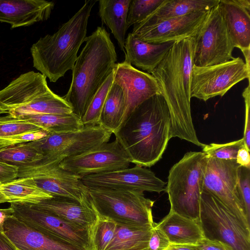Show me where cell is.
Masks as SVG:
<instances>
[{"mask_svg":"<svg viewBox=\"0 0 250 250\" xmlns=\"http://www.w3.org/2000/svg\"><path fill=\"white\" fill-rule=\"evenodd\" d=\"M113 73V81L123 87L125 94L126 109L123 123L145 101L161 94L156 80L150 74L137 69L125 61L116 63Z\"/></svg>","mask_w":250,"mask_h":250,"instance_id":"cell-18","label":"cell"},{"mask_svg":"<svg viewBox=\"0 0 250 250\" xmlns=\"http://www.w3.org/2000/svg\"><path fill=\"white\" fill-rule=\"evenodd\" d=\"M207 162L203 152L189 151L170 168L165 190L168 195L170 211L199 219Z\"/></svg>","mask_w":250,"mask_h":250,"instance_id":"cell-6","label":"cell"},{"mask_svg":"<svg viewBox=\"0 0 250 250\" xmlns=\"http://www.w3.org/2000/svg\"><path fill=\"white\" fill-rule=\"evenodd\" d=\"M199 250H233L227 244L220 241L203 238L195 245Z\"/></svg>","mask_w":250,"mask_h":250,"instance_id":"cell-41","label":"cell"},{"mask_svg":"<svg viewBox=\"0 0 250 250\" xmlns=\"http://www.w3.org/2000/svg\"><path fill=\"white\" fill-rule=\"evenodd\" d=\"M0 250H16L4 233L0 232Z\"/></svg>","mask_w":250,"mask_h":250,"instance_id":"cell-44","label":"cell"},{"mask_svg":"<svg viewBox=\"0 0 250 250\" xmlns=\"http://www.w3.org/2000/svg\"><path fill=\"white\" fill-rule=\"evenodd\" d=\"M85 42L72 70L70 87L62 97L81 120L117 61L115 47L104 27L98 26Z\"/></svg>","mask_w":250,"mask_h":250,"instance_id":"cell-3","label":"cell"},{"mask_svg":"<svg viewBox=\"0 0 250 250\" xmlns=\"http://www.w3.org/2000/svg\"><path fill=\"white\" fill-rule=\"evenodd\" d=\"M112 132L101 125H84L77 130L61 133H48L39 140L28 142L42 156L28 167L59 164L62 160L108 142Z\"/></svg>","mask_w":250,"mask_h":250,"instance_id":"cell-8","label":"cell"},{"mask_svg":"<svg viewBox=\"0 0 250 250\" xmlns=\"http://www.w3.org/2000/svg\"><path fill=\"white\" fill-rule=\"evenodd\" d=\"M165 0H131L128 10L127 26L139 23L153 13Z\"/></svg>","mask_w":250,"mask_h":250,"instance_id":"cell-34","label":"cell"},{"mask_svg":"<svg viewBox=\"0 0 250 250\" xmlns=\"http://www.w3.org/2000/svg\"><path fill=\"white\" fill-rule=\"evenodd\" d=\"M4 114V113H3V111H2L1 110H0V115L1 114Z\"/></svg>","mask_w":250,"mask_h":250,"instance_id":"cell-47","label":"cell"},{"mask_svg":"<svg viewBox=\"0 0 250 250\" xmlns=\"http://www.w3.org/2000/svg\"><path fill=\"white\" fill-rule=\"evenodd\" d=\"M4 234L20 250H86L42 233L13 215L5 222Z\"/></svg>","mask_w":250,"mask_h":250,"instance_id":"cell-19","label":"cell"},{"mask_svg":"<svg viewBox=\"0 0 250 250\" xmlns=\"http://www.w3.org/2000/svg\"><path fill=\"white\" fill-rule=\"evenodd\" d=\"M114 80L113 72L99 89L90 102L81 121L83 125H100L101 114Z\"/></svg>","mask_w":250,"mask_h":250,"instance_id":"cell-33","label":"cell"},{"mask_svg":"<svg viewBox=\"0 0 250 250\" xmlns=\"http://www.w3.org/2000/svg\"><path fill=\"white\" fill-rule=\"evenodd\" d=\"M250 49H248L242 52L245 58V63L247 68L250 70Z\"/></svg>","mask_w":250,"mask_h":250,"instance_id":"cell-46","label":"cell"},{"mask_svg":"<svg viewBox=\"0 0 250 250\" xmlns=\"http://www.w3.org/2000/svg\"><path fill=\"white\" fill-rule=\"evenodd\" d=\"M170 244L167 237L155 223L151 230L146 250H165Z\"/></svg>","mask_w":250,"mask_h":250,"instance_id":"cell-38","label":"cell"},{"mask_svg":"<svg viewBox=\"0 0 250 250\" xmlns=\"http://www.w3.org/2000/svg\"><path fill=\"white\" fill-rule=\"evenodd\" d=\"M207 158L202 189L215 196L244 224L250 228L237 191L240 165L236 160H221L208 156Z\"/></svg>","mask_w":250,"mask_h":250,"instance_id":"cell-13","label":"cell"},{"mask_svg":"<svg viewBox=\"0 0 250 250\" xmlns=\"http://www.w3.org/2000/svg\"><path fill=\"white\" fill-rule=\"evenodd\" d=\"M156 226L170 244L195 245L204 238L198 220L188 218L171 211Z\"/></svg>","mask_w":250,"mask_h":250,"instance_id":"cell-24","label":"cell"},{"mask_svg":"<svg viewBox=\"0 0 250 250\" xmlns=\"http://www.w3.org/2000/svg\"><path fill=\"white\" fill-rule=\"evenodd\" d=\"M237 191L245 216L250 224V168L240 166L238 172Z\"/></svg>","mask_w":250,"mask_h":250,"instance_id":"cell-36","label":"cell"},{"mask_svg":"<svg viewBox=\"0 0 250 250\" xmlns=\"http://www.w3.org/2000/svg\"><path fill=\"white\" fill-rule=\"evenodd\" d=\"M131 0H100L99 13L101 21L111 31L122 51L125 54V42L127 17Z\"/></svg>","mask_w":250,"mask_h":250,"instance_id":"cell-26","label":"cell"},{"mask_svg":"<svg viewBox=\"0 0 250 250\" xmlns=\"http://www.w3.org/2000/svg\"><path fill=\"white\" fill-rule=\"evenodd\" d=\"M18 178L31 177L36 185L53 196L87 201V188L81 178L62 168L59 164L40 167L19 166Z\"/></svg>","mask_w":250,"mask_h":250,"instance_id":"cell-15","label":"cell"},{"mask_svg":"<svg viewBox=\"0 0 250 250\" xmlns=\"http://www.w3.org/2000/svg\"><path fill=\"white\" fill-rule=\"evenodd\" d=\"M97 2L85 0L83 6L52 35L32 44L30 52L34 67L55 83L72 70L77 54L86 37L88 19Z\"/></svg>","mask_w":250,"mask_h":250,"instance_id":"cell-4","label":"cell"},{"mask_svg":"<svg viewBox=\"0 0 250 250\" xmlns=\"http://www.w3.org/2000/svg\"><path fill=\"white\" fill-rule=\"evenodd\" d=\"M174 42L147 43L129 33L125 42V61L150 74L163 60Z\"/></svg>","mask_w":250,"mask_h":250,"instance_id":"cell-23","label":"cell"},{"mask_svg":"<svg viewBox=\"0 0 250 250\" xmlns=\"http://www.w3.org/2000/svg\"><path fill=\"white\" fill-rule=\"evenodd\" d=\"M14 210L10 206L7 208H0V232L4 233L5 222L13 215Z\"/></svg>","mask_w":250,"mask_h":250,"instance_id":"cell-43","label":"cell"},{"mask_svg":"<svg viewBox=\"0 0 250 250\" xmlns=\"http://www.w3.org/2000/svg\"><path fill=\"white\" fill-rule=\"evenodd\" d=\"M194 39L175 42L166 56L150 73L156 80L168 107L172 137H178L199 146L190 107L191 75Z\"/></svg>","mask_w":250,"mask_h":250,"instance_id":"cell-1","label":"cell"},{"mask_svg":"<svg viewBox=\"0 0 250 250\" xmlns=\"http://www.w3.org/2000/svg\"><path fill=\"white\" fill-rule=\"evenodd\" d=\"M209 11L194 12L166 20L145 27H133L131 34L142 41L155 44L175 42L193 37L197 33Z\"/></svg>","mask_w":250,"mask_h":250,"instance_id":"cell-17","label":"cell"},{"mask_svg":"<svg viewBox=\"0 0 250 250\" xmlns=\"http://www.w3.org/2000/svg\"><path fill=\"white\" fill-rule=\"evenodd\" d=\"M54 5L44 0H0V22L11 29L28 26L48 20Z\"/></svg>","mask_w":250,"mask_h":250,"instance_id":"cell-20","label":"cell"},{"mask_svg":"<svg viewBox=\"0 0 250 250\" xmlns=\"http://www.w3.org/2000/svg\"><path fill=\"white\" fill-rule=\"evenodd\" d=\"M250 151L243 145L238 150L236 162L240 166L250 168Z\"/></svg>","mask_w":250,"mask_h":250,"instance_id":"cell-42","label":"cell"},{"mask_svg":"<svg viewBox=\"0 0 250 250\" xmlns=\"http://www.w3.org/2000/svg\"><path fill=\"white\" fill-rule=\"evenodd\" d=\"M14 247H15V246H14ZM15 249H16V250H20L19 249H18V248H16L15 247Z\"/></svg>","mask_w":250,"mask_h":250,"instance_id":"cell-48","label":"cell"},{"mask_svg":"<svg viewBox=\"0 0 250 250\" xmlns=\"http://www.w3.org/2000/svg\"><path fill=\"white\" fill-rule=\"evenodd\" d=\"M0 109L15 118L73 113L71 106L63 98L49 88L46 77L34 71L21 74L0 90Z\"/></svg>","mask_w":250,"mask_h":250,"instance_id":"cell-5","label":"cell"},{"mask_svg":"<svg viewBox=\"0 0 250 250\" xmlns=\"http://www.w3.org/2000/svg\"><path fill=\"white\" fill-rule=\"evenodd\" d=\"M220 0H165L150 16L142 22L133 25L141 28L160 21L182 17L194 12L209 11L216 6Z\"/></svg>","mask_w":250,"mask_h":250,"instance_id":"cell-25","label":"cell"},{"mask_svg":"<svg viewBox=\"0 0 250 250\" xmlns=\"http://www.w3.org/2000/svg\"><path fill=\"white\" fill-rule=\"evenodd\" d=\"M198 221L204 238L220 241L233 250H250V228L204 189L200 197Z\"/></svg>","mask_w":250,"mask_h":250,"instance_id":"cell-9","label":"cell"},{"mask_svg":"<svg viewBox=\"0 0 250 250\" xmlns=\"http://www.w3.org/2000/svg\"><path fill=\"white\" fill-rule=\"evenodd\" d=\"M244 145L243 138L240 140L225 143L205 145L202 152L207 156L225 160H236L239 149Z\"/></svg>","mask_w":250,"mask_h":250,"instance_id":"cell-35","label":"cell"},{"mask_svg":"<svg viewBox=\"0 0 250 250\" xmlns=\"http://www.w3.org/2000/svg\"><path fill=\"white\" fill-rule=\"evenodd\" d=\"M113 134L131 163L143 167L155 165L172 138L170 114L162 94L138 105Z\"/></svg>","mask_w":250,"mask_h":250,"instance_id":"cell-2","label":"cell"},{"mask_svg":"<svg viewBox=\"0 0 250 250\" xmlns=\"http://www.w3.org/2000/svg\"><path fill=\"white\" fill-rule=\"evenodd\" d=\"M87 188V196L96 214L117 224L153 227L154 201L138 190Z\"/></svg>","mask_w":250,"mask_h":250,"instance_id":"cell-7","label":"cell"},{"mask_svg":"<svg viewBox=\"0 0 250 250\" xmlns=\"http://www.w3.org/2000/svg\"><path fill=\"white\" fill-rule=\"evenodd\" d=\"M19 167L0 161V184H4L18 178Z\"/></svg>","mask_w":250,"mask_h":250,"instance_id":"cell-40","label":"cell"},{"mask_svg":"<svg viewBox=\"0 0 250 250\" xmlns=\"http://www.w3.org/2000/svg\"><path fill=\"white\" fill-rule=\"evenodd\" d=\"M165 250H199L195 245L172 244L169 245Z\"/></svg>","mask_w":250,"mask_h":250,"instance_id":"cell-45","label":"cell"},{"mask_svg":"<svg viewBox=\"0 0 250 250\" xmlns=\"http://www.w3.org/2000/svg\"><path fill=\"white\" fill-rule=\"evenodd\" d=\"M53 197L39 188L31 177L18 178L8 183L0 184V204H37Z\"/></svg>","mask_w":250,"mask_h":250,"instance_id":"cell-27","label":"cell"},{"mask_svg":"<svg viewBox=\"0 0 250 250\" xmlns=\"http://www.w3.org/2000/svg\"><path fill=\"white\" fill-rule=\"evenodd\" d=\"M249 83L242 92L245 106V125L244 129V140L245 146L250 150V88Z\"/></svg>","mask_w":250,"mask_h":250,"instance_id":"cell-39","label":"cell"},{"mask_svg":"<svg viewBox=\"0 0 250 250\" xmlns=\"http://www.w3.org/2000/svg\"><path fill=\"white\" fill-rule=\"evenodd\" d=\"M117 225L112 219L97 214L89 228L90 250H104L114 236Z\"/></svg>","mask_w":250,"mask_h":250,"instance_id":"cell-31","label":"cell"},{"mask_svg":"<svg viewBox=\"0 0 250 250\" xmlns=\"http://www.w3.org/2000/svg\"><path fill=\"white\" fill-rule=\"evenodd\" d=\"M42 157L40 151L28 143L0 149V161L16 166L30 164Z\"/></svg>","mask_w":250,"mask_h":250,"instance_id":"cell-32","label":"cell"},{"mask_svg":"<svg viewBox=\"0 0 250 250\" xmlns=\"http://www.w3.org/2000/svg\"><path fill=\"white\" fill-rule=\"evenodd\" d=\"M33 205L81 229H89L97 217L88 199L82 203L70 198L53 196Z\"/></svg>","mask_w":250,"mask_h":250,"instance_id":"cell-22","label":"cell"},{"mask_svg":"<svg viewBox=\"0 0 250 250\" xmlns=\"http://www.w3.org/2000/svg\"><path fill=\"white\" fill-rule=\"evenodd\" d=\"M26 120L48 133H61L77 130L83 125L73 113L53 114H38L18 117Z\"/></svg>","mask_w":250,"mask_h":250,"instance_id":"cell-30","label":"cell"},{"mask_svg":"<svg viewBox=\"0 0 250 250\" xmlns=\"http://www.w3.org/2000/svg\"><path fill=\"white\" fill-rule=\"evenodd\" d=\"M126 109V98L123 87L113 81L107 94L99 124L113 134L122 125Z\"/></svg>","mask_w":250,"mask_h":250,"instance_id":"cell-29","label":"cell"},{"mask_svg":"<svg viewBox=\"0 0 250 250\" xmlns=\"http://www.w3.org/2000/svg\"><path fill=\"white\" fill-rule=\"evenodd\" d=\"M250 70L240 57L209 66L193 65L190 84L191 97L205 102L214 97L223 96L232 87L248 79Z\"/></svg>","mask_w":250,"mask_h":250,"instance_id":"cell-11","label":"cell"},{"mask_svg":"<svg viewBox=\"0 0 250 250\" xmlns=\"http://www.w3.org/2000/svg\"><path fill=\"white\" fill-rule=\"evenodd\" d=\"M131 160L115 139L80 154L66 158L59 164L64 170L81 178L86 176L129 167Z\"/></svg>","mask_w":250,"mask_h":250,"instance_id":"cell-14","label":"cell"},{"mask_svg":"<svg viewBox=\"0 0 250 250\" xmlns=\"http://www.w3.org/2000/svg\"><path fill=\"white\" fill-rule=\"evenodd\" d=\"M48 134V132L42 129L1 138L0 139V149L22 143L36 141L45 137Z\"/></svg>","mask_w":250,"mask_h":250,"instance_id":"cell-37","label":"cell"},{"mask_svg":"<svg viewBox=\"0 0 250 250\" xmlns=\"http://www.w3.org/2000/svg\"><path fill=\"white\" fill-rule=\"evenodd\" d=\"M153 227L117 224L114 236L104 250H146Z\"/></svg>","mask_w":250,"mask_h":250,"instance_id":"cell-28","label":"cell"},{"mask_svg":"<svg viewBox=\"0 0 250 250\" xmlns=\"http://www.w3.org/2000/svg\"><path fill=\"white\" fill-rule=\"evenodd\" d=\"M82 184L90 188L133 190L160 193L167 183L145 167H133L86 176L81 178Z\"/></svg>","mask_w":250,"mask_h":250,"instance_id":"cell-16","label":"cell"},{"mask_svg":"<svg viewBox=\"0 0 250 250\" xmlns=\"http://www.w3.org/2000/svg\"><path fill=\"white\" fill-rule=\"evenodd\" d=\"M218 6L234 48L250 49V1L220 0Z\"/></svg>","mask_w":250,"mask_h":250,"instance_id":"cell-21","label":"cell"},{"mask_svg":"<svg viewBox=\"0 0 250 250\" xmlns=\"http://www.w3.org/2000/svg\"><path fill=\"white\" fill-rule=\"evenodd\" d=\"M194 39L193 65L205 67L232 60L234 48L218 4L211 8Z\"/></svg>","mask_w":250,"mask_h":250,"instance_id":"cell-10","label":"cell"},{"mask_svg":"<svg viewBox=\"0 0 250 250\" xmlns=\"http://www.w3.org/2000/svg\"><path fill=\"white\" fill-rule=\"evenodd\" d=\"M13 216L28 227L60 241L90 250L89 229L77 227L32 204L11 203Z\"/></svg>","mask_w":250,"mask_h":250,"instance_id":"cell-12","label":"cell"}]
</instances>
